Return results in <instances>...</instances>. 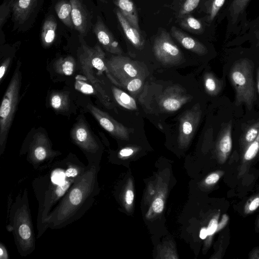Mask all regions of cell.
<instances>
[{"mask_svg": "<svg viewBox=\"0 0 259 259\" xmlns=\"http://www.w3.org/2000/svg\"><path fill=\"white\" fill-rule=\"evenodd\" d=\"M219 179L220 176L218 174L213 173L206 177L205 182L208 185H212L217 183Z\"/></svg>", "mask_w": 259, "mask_h": 259, "instance_id": "8d00e7d4", "label": "cell"}, {"mask_svg": "<svg viewBox=\"0 0 259 259\" xmlns=\"http://www.w3.org/2000/svg\"><path fill=\"white\" fill-rule=\"evenodd\" d=\"M245 40L250 41L255 48L259 49V30L248 36Z\"/></svg>", "mask_w": 259, "mask_h": 259, "instance_id": "e575fe53", "label": "cell"}, {"mask_svg": "<svg viewBox=\"0 0 259 259\" xmlns=\"http://www.w3.org/2000/svg\"><path fill=\"white\" fill-rule=\"evenodd\" d=\"M258 30L259 15L255 19L252 20H249L242 35L232 39V41L243 42L248 36Z\"/></svg>", "mask_w": 259, "mask_h": 259, "instance_id": "83f0119b", "label": "cell"}, {"mask_svg": "<svg viewBox=\"0 0 259 259\" xmlns=\"http://www.w3.org/2000/svg\"><path fill=\"white\" fill-rule=\"evenodd\" d=\"M170 33L172 36L185 49L198 55L202 56L207 54V48L204 44L178 28L172 26L170 29Z\"/></svg>", "mask_w": 259, "mask_h": 259, "instance_id": "2e32d148", "label": "cell"}, {"mask_svg": "<svg viewBox=\"0 0 259 259\" xmlns=\"http://www.w3.org/2000/svg\"><path fill=\"white\" fill-rule=\"evenodd\" d=\"M99 166L89 165L46 220L47 228L59 229L79 220L93 205L99 192Z\"/></svg>", "mask_w": 259, "mask_h": 259, "instance_id": "7a4b0ae2", "label": "cell"}, {"mask_svg": "<svg viewBox=\"0 0 259 259\" xmlns=\"http://www.w3.org/2000/svg\"><path fill=\"white\" fill-rule=\"evenodd\" d=\"M55 9L59 19L68 27L74 28L70 3L66 1H59L56 4Z\"/></svg>", "mask_w": 259, "mask_h": 259, "instance_id": "7402d4cb", "label": "cell"}, {"mask_svg": "<svg viewBox=\"0 0 259 259\" xmlns=\"http://www.w3.org/2000/svg\"><path fill=\"white\" fill-rule=\"evenodd\" d=\"M10 6H11V3H7L6 2L4 3L1 6L0 25L1 28L10 12Z\"/></svg>", "mask_w": 259, "mask_h": 259, "instance_id": "1f68e13d", "label": "cell"}, {"mask_svg": "<svg viewBox=\"0 0 259 259\" xmlns=\"http://www.w3.org/2000/svg\"><path fill=\"white\" fill-rule=\"evenodd\" d=\"M106 65L112 77V83L118 87L125 81L137 77H144L143 68L129 58L113 56L106 60Z\"/></svg>", "mask_w": 259, "mask_h": 259, "instance_id": "ba28073f", "label": "cell"}, {"mask_svg": "<svg viewBox=\"0 0 259 259\" xmlns=\"http://www.w3.org/2000/svg\"><path fill=\"white\" fill-rule=\"evenodd\" d=\"M259 206V198H255L249 205L250 210H254Z\"/></svg>", "mask_w": 259, "mask_h": 259, "instance_id": "60d3db41", "label": "cell"}, {"mask_svg": "<svg viewBox=\"0 0 259 259\" xmlns=\"http://www.w3.org/2000/svg\"><path fill=\"white\" fill-rule=\"evenodd\" d=\"M112 92L115 100L121 106L128 110L137 109L135 99L125 92L115 87H112Z\"/></svg>", "mask_w": 259, "mask_h": 259, "instance_id": "cb8c5ba5", "label": "cell"}, {"mask_svg": "<svg viewBox=\"0 0 259 259\" xmlns=\"http://www.w3.org/2000/svg\"><path fill=\"white\" fill-rule=\"evenodd\" d=\"M134 198V194L132 190H127L125 194V201L128 205H131L133 203Z\"/></svg>", "mask_w": 259, "mask_h": 259, "instance_id": "f35d334b", "label": "cell"}, {"mask_svg": "<svg viewBox=\"0 0 259 259\" xmlns=\"http://www.w3.org/2000/svg\"><path fill=\"white\" fill-rule=\"evenodd\" d=\"M153 210L157 213H161L164 208V202L160 197L156 198L152 204Z\"/></svg>", "mask_w": 259, "mask_h": 259, "instance_id": "d6a6232c", "label": "cell"}, {"mask_svg": "<svg viewBox=\"0 0 259 259\" xmlns=\"http://www.w3.org/2000/svg\"><path fill=\"white\" fill-rule=\"evenodd\" d=\"M74 28L81 35H85L90 28L89 14L81 0H69Z\"/></svg>", "mask_w": 259, "mask_h": 259, "instance_id": "9a60e30c", "label": "cell"}, {"mask_svg": "<svg viewBox=\"0 0 259 259\" xmlns=\"http://www.w3.org/2000/svg\"><path fill=\"white\" fill-rule=\"evenodd\" d=\"M118 10L135 28L140 31L136 6L132 0H113Z\"/></svg>", "mask_w": 259, "mask_h": 259, "instance_id": "d6986e66", "label": "cell"}, {"mask_svg": "<svg viewBox=\"0 0 259 259\" xmlns=\"http://www.w3.org/2000/svg\"><path fill=\"white\" fill-rule=\"evenodd\" d=\"M222 81L215 75L207 72L204 76V86L206 92L209 95L215 96L218 95L222 89Z\"/></svg>", "mask_w": 259, "mask_h": 259, "instance_id": "484cf974", "label": "cell"}, {"mask_svg": "<svg viewBox=\"0 0 259 259\" xmlns=\"http://www.w3.org/2000/svg\"><path fill=\"white\" fill-rule=\"evenodd\" d=\"M0 258L8 259L9 254L5 246L2 243L0 245Z\"/></svg>", "mask_w": 259, "mask_h": 259, "instance_id": "ab89813d", "label": "cell"}, {"mask_svg": "<svg viewBox=\"0 0 259 259\" xmlns=\"http://www.w3.org/2000/svg\"><path fill=\"white\" fill-rule=\"evenodd\" d=\"M85 166L75 155L52 163L44 169L32 182L38 202L37 238L48 229L46 220L52 210L60 202L74 183L85 172Z\"/></svg>", "mask_w": 259, "mask_h": 259, "instance_id": "6da1fadb", "label": "cell"}, {"mask_svg": "<svg viewBox=\"0 0 259 259\" xmlns=\"http://www.w3.org/2000/svg\"><path fill=\"white\" fill-rule=\"evenodd\" d=\"M75 61L70 56L61 57L57 60L53 64L54 70L58 73L66 76L72 75L74 71Z\"/></svg>", "mask_w": 259, "mask_h": 259, "instance_id": "603a6c76", "label": "cell"}, {"mask_svg": "<svg viewBox=\"0 0 259 259\" xmlns=\"http://www.w3.org/2000/svg\"><path fill=\"white\" fill-rule=\"evenodd\" d=\"M202 115L199 104H196L184 112L180 119L178 142L182 147H186L193 138Z\"/></svg>", "mask_w": 259, "mask_h": 259, "instance_id": "8fae6325", "label": "cell"}, {"mask_svg": "<svg viewBox=\"0 0 259 259\" xmlns=\"http://www.w3.org/2000/svg\"><path fill=\"white\" fill-rule=\"evenodd\" d=\"M252 65L249 59H241L233 64L229 72L230 80L235 91L236 105L244 104L249 110L256 99Z\"/></svg>", "mask_w": 259, "mask_h": 259, "instance_id": "5b68a950", "label": "cell"}, {"mask_svg": "<svg viewBox=\"0 0 259 259\" xmlns=\"http://www.w3.org/2000/svg\"><path fill=\"white\" fill-rule=\"evenodd\" d=\"M143 80L144 77H135L125 81L121 85V87L130 92H136L141 88Z\"/></svg>", "mask_w": 259, "mask_h": 259, "instance_id": "f546056e", "label": "cell"}, {"mask_svg": "<svg viewBox=\"0 0 259 259\" xmlns=\"http://www.w3.org/2000/svg\"><path fill=\"white\" fill-rule=\"evenodd\" d=\"M116 14L127 39L136 48L142 49L144 45V41L140 33V31L132 25L118 10H116Z\"/></svg>", "mask_w": 259, "mask_h": 259, "instance_id": "e0dca14e", "label": "cell"}, {"mask_svg": "<svg viewBox=\"0 0 259 259\" xmlns=\"http://www.w3.org/2000/svg\"><path fill=\"white\" fill-rule=\"evenodd\" d=\"M50 104L57 111H67L69 107V96L63 92H56L50 97Z\"/></svg>", "mask_w": 259, "mask_h": 259, "instance_id": "d4e9b609", "label": "cell"}, {"mask_svg": "<svg viewBox=\"0 0 259 259\" xmlns=\"http://www.w3.org/2000/svg\"><path fill=\"white\" fill-rule=\"evenodd\" d=\"M251 0H229L219 20L226 19V39L242 35L249 21L246 10Z\"/></svg>", "mask_w": 259, "mask_h": 259, "instance_id": "52a82bcc", "label": "cell"}, {"mask_svg": "<svg viewBox=\"0 0 259 259\" xmlns=\"http://www.w3.org/2000/svg\"><path fill=\"white\" fill-rule=\"evenodd\" d=\"M201 0H186L179 11V16L183 17L192 12L199 5Z\"/></svg>", "mask_w": 259, "mask_h": 259, "instance_id": "4dcf8cb0", "label": "cell"}, {"mask_svg": "<svg viewBox=\"0 0 259 259\" xmlns=\"http://www.w3.org/2000/svg\"><path fill=\"white\" fill-rule=\"evenodd\" d=\"M57 23L53 16H49L45 20L41 31L40 38L45 47L51 46L56 37Z\"/></svg>", "mask_w": 259, "mask_h": 259, "instance_id": "ffe728a7", "label": "cell"}, {"mask_svg": "<svg viewBox=\"0 0 259 259\" xmlns=\"http://www.w3.org/2000/svg\"><path fill=\"white\" fill-rule=\"evenodd\" d=\"M153 49L156 59L164 65H177L183 59L182 52L164 30L155 38Z\"/></svg>", "mask_w": 259, "mask_h": 259, "instance_id": "30bf717a", "label": "cell"}, {"mask_svg": "<svg viewBox=\"0 0 259 259\" xmlns=\"http://www.w3.org/2000/svg\"><path fill=\"white\" fill-rule=\"evenodd\" d=\"M191 100V97L184 93L178 87L167 88L161 96L159 105L167 112H174L180 109Z\"/></svg>", "mask_w": 259, "mask_h": 259, "instance_id": "4fadbf2b", "label": "cell"}, {"mask_svg": "<svg viewBox=\"0 0 259 259\" xmlns=\"http://www.w3.org/2000/svg\"><path fill=\"white\" fill-rule=\"evenodd\" d=\"M256 85L257 91L259 94V66L257 68L256 72Z\"/></svg>", "mask_w": 259, "mask_h": 259, "instance_id": "7bdbcfd3", "label": "cell"}, {"mask_svg": "<svg viewBox=\"0 0 259 259\" xmlns=\"http://www.w3.org/2000/svg\"><path fill=\"white\" fill-rule=\"evenodd\" d=\"M135 151V149L131 147H126L122 149L119 152V155L121 157H128L132 155Z\"/></svg>", "mask_w": 259, "mask_h": 259, "instance_id": "74e56055", "label": "cell"}, {"mask_svg": "<svg viewBox=\"0 0 259 259\" xmlns=\"http://www.w3.org/2000/svg\"><path fill=\"white\" fill-rule=\"evenodd\" d=\"M180 25L184 29L194 34H202L204 30L201 21L192 16H187L184 17L181 21Z\"/></svg>", "mask_w": 259, "mask_h": 259, "instance_id": "4316f807", "label": "cell"}, {"mask_svg": "<svg viewBox=\"0 0 259 259\" xmlns=\"http://www.w3.org/2000/svg\"><path fill=\"white\" fill-rule=\"evenodd\" d=\"M8 212L6 228L13 235L18 252L22 256L30 254L35 248V237L26 189L12 201Z\"/></svg>", "mask_w": 259, "mask_h": 259, "instance_id": "3957f363", "label": "cell"}, {"mask_svg": "<svg viewBox=\"0 0 259 259\" xmlns=\"http://www.w3.org/2000/svg\"><path fill=\"white\" fill-rule=\"evenodd\" d=\"M10 62L11 58H7L2 63L0 67V81H2L3 77L5 75L10 65Z\"/></svg>", "mask_w": 259, "mask_h": 259, "instance_id": "836d02e7", "label": "cell"}, {"mask_svg": "<svg viewBox=\"0 0 259 259\" xmlns=\"http://www.w3.org/2000/svg\"><path fill=\"white\" fill-rule=\"evenodd\" d=\"M73 142L83 151L89 165L99 166L98 153L100 146L82 119L76 123L70 132Z\"/></svg>", "mask_w": 259, "mask_h": 259, "instance_id": "9c48e42d", "label": "cell"}, {"mask_svg": "<svg viewBox=\"0 0 259 259\" xmlns=\"http://www.w3.org/2000/svg\"><path fill=\"white\" fill-rule=\"evenodd\" d=\"M93 30L99 42L107 52L118 55L122 53L120 45L102 19L98 17Z\"/></svg>", "mask_w": 259, "mask_h": 259, "instance_id": "5bb4252c", "label": "cell"}, {"mask_svg": "<svg viewBox=\"0 0 259 259\" xmlns=\"http://www.w3.org/2000/svg\"><path fill=\"white\" fill-rule=\"evenodd\" d=\"M18 61L0 107V155L4 153L8 134L19 101L22 75Z\"/></svg>", "mask_w": 259, "mask_h": 259, "instance_id": "277c9868", "label": "cell"}, {"mask_svg": "<svg viewBox=\"0 0 259 259\" xmlns=\"http://www.w3.org/2000/svg\"><path fill=\"white\" fill-rule=\"evenodd\" d=\"M208 236L207 228H202L200 230L199 237L202 239H204Z\"/></svg>", "mask_w": 259, "mask_h": 259, "instance_id": "b9f144b4", "label": "cell"}, {"mask_svg": "<svg viewBox=\"0 0 259 259\" xmlns=\"http://www.w3.org/2000/svg\"><path fill=\"white\" fill-rule=\"evenodd\" d=\"M37 0H13L11 7L15 20L23 23L29 17L37 4Z\"/></svg>", "mask_w": 259, "mask_h": 259, "instance_id": "ac0fdd59", "label": "cell"}, {"mask_svg": "<svg viewBox=\"0 0 259 259\" xmlns=\"http://www.w3.org/2000/svg\"><path fill=\"white\" fill-rule=\"evenodd\" d=\"M87 108L100 125L111 135L119 139L128 140L131 133L129 128L94 105L88 104Z\"/></svg>", "mask_w": 259, "mask_h": 259, "instance_id": "7c38bea8", "label": "cell"}, {"mask_svg": "<svg viewBox=\"0 0 259 259\" xmlns=\"http://www.w3.org/2000/svg\"><path fill=\"white\" fill-rule=\"evenodd\" d=\"M259 134V120L247 127L243 133L244 142L250 144L257 137Z\"/></svg>", "mask_w": 259, "mask_h": 259, "instance_id": "f1b7e54d", "label": "cell"}, {"mask_svg": "<svg viewBox=\"0 0 259 259\" xmlns=\"http://www.w3.org/2000/svg\"><path fill=\"white\" fill-rule=\"evenodd\" d=\"M21 154H26L28 162L35 169L41 170L51 165L61 153L52 148L51 142L46 134L38 132L22 146Z\"/></svg>", "mask_w": 259, "mask_h": 259, "instance_id": "8992f818", "label": "cell"}, {"mask_svg": "<svg viewBox=\"0 0 259 259\" xmlns=\"http://www.w3.org/2000/svg\"><path fill=\"white\" fill-rule=\"evenodd\" d=\"M100 1H101L102 2H103L104 3H107L106 0H100Z\"/></svg>", "mask_w": 259, "mask_h": 259, "instance_id": "ee69618b", "label": "cell"}, {"mask_svg": "<svg viewBox=\"0 0 259 259\" xmlns=\"http://www.w3.org/2000/svg\"><path fill=\"white\" fill-rule=\"evenodd\" d=\"M232 121H230L222 129L218 142L219 151L225 155L230 152L232 149Z\"/></svg>", "mask_w": 259, "mask_h": 259, "instance_id": "44dd1931", "label": "cell"}, {"mask_svg": "<svg viewBox=\"0 0 259 259\" xmlns=\"http://www.w3.org/2000/svg\"><path fill=\"white\" fill-rule=\"evenodd\" d=\"M218 226V224L217 220L214 218L211 219L209 222L207 228L208 235H212L217 230Z\"/></svg>", "mask_w": 259, "mask_h": 259, "instance_id": "d590c367", "label": "cell"}]
</instances>
